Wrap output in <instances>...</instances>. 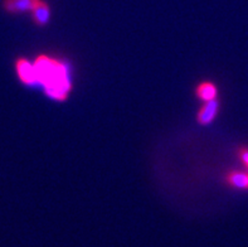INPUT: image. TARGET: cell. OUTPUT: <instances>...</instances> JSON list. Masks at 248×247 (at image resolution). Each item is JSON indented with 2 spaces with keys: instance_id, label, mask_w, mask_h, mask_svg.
Returning <instances> with one entry per match:
<instances>
[{
  "instance_id": "cell-7",
  "label": "cell",
  "mask_w": 248,
  "mask_h": 247,
  "mask_svg": "<svg viewBox=\"0 0 248 247\" xmlns=\"http://www.w3.org/2000/svg\"><path fill=\"white\" fill-rule=\"evenodd\" d=\"M226 181L231 187L237 189H248V174L245 172H238V170L230 172L227 174Z\"/></svg>"
},
{
  "instance_id": "cell-1",
  "label": "cell",
  "mask_w": 248,
  "mask_h": 247,
  "mask_svg": "<svg viewBox=\"0 0 248 247\" xmlns=\"http://www.w3.org/2000/svg\"><path fill=\"white\" fill-rule=\"evenodd\" d=\"M33 65L37 82L43 86L46 95L57 101L66 100L72 87L67 65L48 56L37 57Z\"/></svg>"
},
{
  "instance_id": "cell-6",
  "label": "cell",
  "mask_w": 248,
  "mask_h": 247,
  "mask_svg": "<svg viewBox=\"0 0 248 247\" xmlns=\"http://www.w3.org/2000/svg\"><path fill=\"white\" fill-rule=\"evenodd\" d=\"M195 95L198 99L205 101H211L217 99L218 90L216 87V84L212 83V82H202L201 84L197 86V90H195Z\"/></svg>"
},
{
  "instance_id": "cell-8",
  "label": "cell",
  "mask_w": 248,
  "mask_h": 247,
  "mask_svg": "<svg viewBox=\"0 0 248 247\" xmlns=\"http://www.w3.org/2000/svg\"><path fill=\"white\" fill-rule=\"evenodd\" d=\"M238 157H239V159L242 160V163L248 168V149L247 148H239Z\"/></svg>"
},
{
  "instance_id": "cell-4",
  "label": "cell",
  "mask_w": 248,
  "mask_h": 247,
  "mask_svg": "<svg viewBox=\"0 0 248 247\" xmlns=\"http://www.w3.org/2000/svg\"><path fill=\"white\" fill-rule=\"evenodd\" d=\"M219 111V101L217 99L211 101H205V103L199 109L197 114V120L201 125H209Z\"/></svg>"
},
{
  "instance_id": "cell-3",
  "label": "cell",
  "mask_w": 248,
  "mask_h": 247,
  "mask_svg": "<svg viewBox=\"0 0 248 247\" xmlns=\"http://www.w3.org/2000/svg\"><path fill=\"white\" fill-rule=\"evenodd\" d=\"M39 0H3V9L9 14L31 13Z\"/></svg>"
},
{
  "instance_id": "cell-2",
  "label": "cell",
  "mask_w": 248,
  "mask_h": 247,
  "mask_svg": "<svg viewBox=\"0 0 248 247\" xmlns=\"http://www.w3.org/2000/svg\"><path fill=\"white\" fill-rule=\"evenodd\" d=\"M16 71L22 83L27 84V86H34V84H38L34 65L29 62L28 60L22 58V57L18 58V60L16 61Z\"/></svg>"
},
{
  "instance_id": "cell-5",
  "label": "cell",
  "mask_w": 248,
  "mask_h": 247,
  "mask_svg": "<svg viewBox=\"0 0 248 247\" xmlns=\"http://www.w3.org/2000/svg\"><path fill=\"white\" fill-rule=\"evenodd\" d=\"M31 16L38 27H46L50 20V8L46 1L39 0L34 9L31 10Z\"/></svg>"
}]
</instances>
